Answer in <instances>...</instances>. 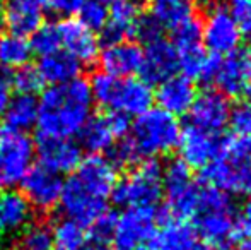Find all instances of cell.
Returning <instances> with one entry per match:
<instances>
[{"label": "cell", "mask_w": 251, "mask_h": 250, "mask_svg": "<svg viewBox=\"0 0 251 250\" xmlns=\"http://www.w3.org/2000/svg\"><path fill=\"white\" fill-rule=\"evenodd\" d=\"M93 94L86 79L50 86L38 100V132L40 137L72 139L93 117Z\"/></svg>", "instance_id": "cell-1"}, {"label": "cell", "mask_w": 251, "mask_h": 250, "mask_svg": "<svg viewBox=\"0 0 251 250\" xmlns=\"http://www.w3.org/2000/svg\"><path fill=\"white\" fill-rule=\"evenodd\" d=\"M195 220L197 235L212 250H229L239 237L231 195L214 187H201Z\"/></svg>", "instance_id": "cell-2"}, {"label": "cell", "mask_w": 251, "mask_h": 250, "mask_svg": "<svg viewBox=\"0 0 251 250\" xmlns=\"http://www.w3.org/2000/svg\"><path fill=\"white\" fill-rule=\"evenodd\" d=\"M89 87L96 103L128 118H137L146 113L154 101L151 84L137 77H115L106 72H98L91 79Z\"/></svg>", "instance_id": "cell-3"}, {"label": "cell", "mask_w": 251, "mask_h": 250, "mask_svg": "<svg viewBox=\"0 0 251 250\" xmlns=\"http://www.w3.org/2000/svg\"><path fill=\"white\" fill-rule=\"evenodd\" d=\"M179 134L181 127L178 118L159 108H151L135 118L125 139L132 147L137 161H146L166 156L176 149Z\"/></svg>", "instance_id": "cell-4"}, {"label": "cell", "mask_w": 251, "mask_h": 250, "mask_svg": "<svg viewBox=\"0 0 251 250\" xmlns=\"http://www.w3.org/2000/svg\"><path fill=\"white\" fill-rule=\"evenodd\" d=\"M111 199L125 209H154L162 199V167L155 160L140 161L116 182Z\"/></svg>", "instance_id": "cell-5"}, {"label": "cell", "mask_w": 251, "mask_h": 250, "mask_svg": "<svg viewBox=\"0 0 251 250\" xmlns=\"http://www.w3.org/2000/svg\"><path fill=\"white\" fill-rule=\"evenodd\" d=\"M200 192L201 187L183 161L173 160L162 168V197L166 199V211L173 220L188 221L195 218Z\"/></svg>", "instance_id": "cell-6"}, {"label": "cell", "mask_w": 251, "mask_h": 250, "mask_svg": "<svg viewBox=\"0 0 251 250\" xmlns=\"http://www.w3.org/2000/svg\"><path fill=\"white\" fill-rule=\"evenodd\" d=\"M34 142L23 132L0 134V192L14 190L23 184L34 161Z\"/></svg>", "instance_id": "cell-7"}, {"label": "cell", "mask_w": 251, "mask_h": 250, "mask_svg": "<svg viewBox=\"0 0 251 250\" xmlns=\"http://www.w3.org/2000/svg\"><path fill=\"white\" fill-rule=\"evenodd\" d=\"M162 218L154 209H125L116 216L113 230V250H152L157 223Z\"/></svg>", "instance_id": "cell-8"}, {"label": "cell", "mask_w": 251, "mask_h": 250, "mask_svg": "<svg viewBox=\"0 0 251 250\" xmlns=\"http://www.w3.org/2000/svg\"><path fill=\"white\" fill-rule=\"evenodd\" d=\"M224 146V144H222ZM203 180L227 195H251V158L231 154L222 149L221 156L203 170Z\"/></svg>", "instance_id": "cell-9"}, {"label": "cell", "mask_w": 251, "mask_h": 250, "mask_svg": "<svg viewBox=\"0 0 251 250\" xmlns=\"http://www.w3.org/2000/svg\"><path fill=\"white\" fill-rule=\"evenodd\" d=\"M241 33L226 10L224 3L210 2L201 21V43L214 57H226L241 45Z\"/></svg>", "instance_id": "cell-10"}, {"label": "cell", "mask_w": 251, "mask_h": 250, "mask_svg": "<svg viewBox=\"0 0 251 250\" xmlns=\"http://www.w3.org/2000/svg\"><path fill=\"white\" fill-rule=\"evenodd\" d=\"M60 207L67 220L82 224L84 228L91 226L94 221L108 211V200L100 199L89 192L74 175L67 182H63L62 197H60Z\"/></svg>", "instance_id": "cell-11"}, {"label": "cell", "mask_w": 251, "mask_h": 250, "mask_svg": "<svg viewBox=\"0 0 251 250\" xmlns=\"http://www.w3.org/2000/svg\"><path fill=\"white\" fill-rule=\"evenodd\" d=\"M224 139L214 134L203 132L193 125H186L181 129L176 149L179 151V161L186 165L190 170L203 171L208 165H212L222 153Z\"/></svg>", "instance_id": "cell-12"}, {"label": "cell", "mask_w": 251, "mask_h": 250, "mask_svg": "<svg viewBox=\"0 0 251 250\" xmlns=\"http://www.w3.org/2000/svg\"><path fill=\"white\" fill-rule=\"evenodd\" d=\"M231 108V103L224 94H221L217 89H207L197 94L190 108V125L219 136L229 125Z\"/></svg>", "instance_id": "cell-13"}, {"label": "cell", "mask_w": 251, "mask_h": 250, "mask_svg": "<svg viewBox=\"0 0 251 250\" xmlns=\"http://www.w3.org/2000/svg\"><path fill=\"white\" fill-rule=\"evenodd\" d=\"M60 50L74 57L80 65H91L100 57V41L96 33L87 29L79 19L65 17L56 23Z\"/></svg>", "instance_id": "cell-14"}, {"label": "cell", "mask_w": 251, "mask_h": 250, "mask_svg": "<svg viewBox=\"0 0 251 250\" xmlns=\"http://www.w3.org/2000/svg\"><path fill=\"white\" fill-rule=\"evenodd\" d=\"M251 83V52L238 48L232 54L219 58L212 84L221 94L239 96Z\"/></svg>", "instance_id": "cell-15"}, {"label": "cell", "mask_w": 251, "mask_h": 250, "mask_svg": "<svg viewBox=\"0 0 251 250\" xmlns=\"http://www.w3.org/2000/svg\"><path fill=\"white\" fill-rule=\"evenodd\" d=\"M21 185L24 190L23 195L26 197L31 207L38 211H50L60 202L63 178L62 175L38 165V167H31Z\"/></svg>", "instance_id": "cell-16"}, {"label": "cell", "mask_w": 251, "mask_h": 250, "mask_svg": "<svg viewBox=\"0 0 251 250\" xmlns=\"http://www.w3.org/2000/svg\"><path fill=\"white\" fill-rule=\"evenodd\" d=\"M178 70V55L169 40L159 36L151 40L142 48V74L147 84H159Z\"/></svg>", "instance_id": "cell-17"}, {"label": "cell", "mask_w": 251, "mask_h": 250, "mask_svg": "<svg viewBox=\"0 0 251 250\" xmlns=\"http://www.w3.org/2000/svg\"><path fill=\"white\" fill-rule=\"evenodd\" d=\"M41 167L58 175L75 171L82 161V149L72 139H55V137H38L34 147Z\"/></svg>", "instance_id": "cell-18"}, {"label": "cell", "mask_w": 251, "mask_h": 250, "mask_svg": "<svg viewBox=\"0 0 251 250\" xmlns=\"http://www.w3.org/2000/svg\"><path fill=\"white\" fill-rule=\"evenodd\" d=\"M195 98V84L181 74H175V76L159 83L157 89L154 93V100L157 101L159 110L166 111V113L173 115L176 118L181 117V115H188Z\"/></svg>", "instance_id": "cell-19"}, {"label": "cell", "mask_w": 251, "mask_h": 250, "mask_svg": "<svg viewBox=\"0 0 251 250\" xmlns=\"http://www.w3.org/2000/svg\"><path fill=\"white\" fill-rule=\"evenodd\" d=\"M98 58L102 72L115 77H135L142 69V48L130 40L108 43Z\"/></svg>", "instance_id": "cell-20"}, {"label": "cell", "mask_w": 251, "mask_h": 250, "mask_svg": "<svg viewBox=\"0 0 251 250\" xmlns=\"http://www.w3.org/2000/svg\"><path fill=\"white\" fill-rule=\"evenodd\" d=\"M45 0H3L2 23L17 36L33 34L43 24Z\"/></svg>", "instance_id": "cell-21"}, {"label": "cell", "mask_w": 251, "mask_h": 250, "mask_svg": "<svg viewBox=\"0 0 251 250\" xmlns=\"http://www.w3.org/2000/svg\"><path fill=\"white\" fill-rule=\"evenodd\" d=\"M140 19H142V10L137 0H113L109 3L108 23L102 29L106 41L115 43L135 36Z\"/></svg>", "instance_id": "cell-22"}, {"label": "cell", "mask_w": 251, "mask_h": 250, "mask_svg": "<svg viewBox=\"0 0 251 250\" xmlns=\"http://www.w3.org/2000/svg\"><path fill=\"white\" fill-rule=\"evenodd\" d=\"M31 209L33 207L21 192H0V242L10 235L21 233L31 223Z\"/></svg>", "instance_id": "cell-23"}, {"label": "cell", "mask_w": 251, "mask_h": 250, "mask_svg": "<svg viewBox=\"0 0 251 250\" xmlns=\"http://www.w3.org/2000/svg\"><path fill=\"white\" fill-rule=\"evenodd\" d=\"M36 69L43 83H48L50 86H60V84H67L70 81L77 79L80 76L82 65L74 57H70L69 54L58 50L41 57Z\"/></svg>", "instance_id": "cell-24"}, {"label": "cell", "mask_w": 251, "mask_h": 250, "mask_svg": "<svg viewBox=\"0 0 251 250\" xmlns=\"http://www.w3.org/2000/svg\"><path fill=\"white\" fill-rule=\"evenodd\" d=\"M197 244V231L188 221L166 220L157 228L152 250H193Z\"/></svg>", "instance_id": "cell-25"}, {"label": "cell", "mask_w": 251, "mask_h": 250, "mask_svg": "<svg viewBox=\"0 0 251 250\" xmlns=\"http://www.w3.org/2000/svg\"><path fill=\"white\" fill-rule=\"evenodd\" d=\"M7 130L26 134L36 125L38 120V100L29 94H17L9 101L3 111Z\"/></svg>", "instance_id": "cell-26"}, {"label": "cell", "mask_w": 251, "mask_h": 250, "mask_svg": "<svg viewBox=\"0 0 251 250\" xmlns=\"http://www.w3.org/2000/svg\"><path fill=\"white\" fill-rule=\"evenodd\" d=\"M79 139L80 149L84 147L93 154H101L104 151H109L115 146V140H118L106 115L91 117L79 132Z\"/></svg>", "instance_id": "cell-27"}, {"label": "cell", "mask_w": 251, "mask_h": 250, "mask_svg": "<svg viewBox=\"0 0 251 250\" xmlns=\"http://www.w3.org/2000/svg\"><path fill=\"white\" fill-rule=\"evenodd\" d=\"M33 50L24 36L14 33H0V69L17 70L27 65Z\"/></svg>", "instance_id": "cell-28"}, {"label": "cell", "mask_w": 251, "mask_h": 250, "mask_svg": "<svg viewBox=\"0 0 251 250\" xmlns=\"http://www.w3.org/2000/svg\"><path fill=\"white\" fill-rule=\"evenodd\" d=\"M192 3L181 0H151L149 17L162 31L176 28L192 16Z\"/></svg>", "instance_id": "cell-29"}, {"label": "cell", "mask_w": 251, "mask_h": 250, "mask_svg": "<svg viewBox=\"0 0 251 250\" xmlns=\"http://www.w3.org/2000/svg\"><path fill=\"white\" fill-rule=\"evenodd\" d=\"M53 230V250H80L87 242L86 228L72 220H60Z\"/></svg>", "instance_id": "cell-30"}, {"label": "cell", "mask_w": 251, "mask_h": 250, "mask_svg": "<svg viewBox=\"0 0 251 250\" xmlns=\"http://www.w3.org/2000/svg\"><path fill=\"white\" fill-rule=\"evenodd\" d=\"M17 250H53V230L48 223H29L19 235Z\"/></svg>", "instance_id": "cell-31"}, {"label": "cell", "mask_w": 251, "mask_h": 250, "mask_svg": "<svg viewBox=\"0 0 251 250\" xmlns=\"http://www.w3.org/2000/svg\"><path fill=\"white\" fill-rule=\"evenodd\" d=\"M176 52L188 50L193 47H200L201 43V21L197 19L195 16H190L181 24L171 29V40Z\"/></svg>", "instance_id": "cell-32"}, {"label": "cell", "mask_w": 251, "mask_h": 250, "mask_svg": "<svg viewBox=\"0 0 251 250\" xmlns=\"http://www.w3.org/2000/svg\"><path fill=\"white\" fill-rule=\"evenodd\" d=\"M109 0H86L79 10V21L93 33L102 31L108 23Z\"/></svg>", "instance_id": "cell-33"}, {"label": "cell", "mask_w": 251, "mask_h": 250, "mask_svg": "<svg viewBox=\"0 0 251 250\" xmlns=\"http://www.w3.org/2000/svg\"><path fill=\"white\" fill-rule=\"evenodd\" d=\"M31 50L33 54H38L40 57L50 55L53 52L60 50L58 31H56V23L41 24L33 34H31Z\"/></svg>", "instance_id": "cell-34"}, {"label": "cell", "mask_w": 251, "mask_h": 250, "mask_svg": "<svg viewBox=\"0 0 251 250\" xmlns=\"http://www.w3.org/2000/svg\"><path fill=\"white\" fill-rule=\"evenodd\" d=\"M43 79H41L40 72L36 67L33 65H24L17 69L16 72L10 76V86L17 89V94H29L34 96L38 91L43 87Z\"/></svg>", "instance_id": "cell-35"}, {"label": "cell", "mask_w": 251, "mask_h": 250, "mask_svg": "<svg viewBox=\"0 0 251 250\" xmlns=\"http://www.w3.org/2000/svg\"><path fill=\"white\" fill-rule=\"evenodd\" d=\"M224 7L236 23L241 36L251 38V0H226Z\"/></svg>", "instance_id": "cell-36"}, {"label": "cell", "mask_w": 251, "mask_h": 250, "mask_svg": "<svg viewBox=\"0 0 251 250\" xmlns=\"http://www.w3.org/2000/svg\"><path fill=\"white\" fill-rule=\"evenodd\" d=\"M229 127L234 132V137H251V103L245 100L231 108Z\"/></svg>", "instance_id": "cell-37"}, {"label": "cell", "mask_w": 251, "mask_h": 250, "mask_svg": "<svg viewBox=\"0 0 251 250\" xmlns=\"http://www.w3.org/2000/svg\"><path fill=\"white\" fill-rule=\"evenodd\" d=\"M115 221L116 216L106 211L102 216L98 218L93 224L89 226V242L100 245H108L111 244V237H113V230H115Z\"/></svg>", "instance_id": "cell-38"}, {"label": "cell", "mask_w": 251, "mask_h": 250, "mask_svg": "<svg viewBox=\"0 0 251 250\" xmlns=\"http://www.w3.org/2000/svg\"><path fill=\"white\" fill-rule=\"evenodd\" d=\"M84 2L86 0H45V7L58 16L72 17L74 14H79Z\"/></svg>", "instance_id": "cell-39"}, {"label": "cell", "mask_w": 251, "mask_h": 250, "mask_svg": "<svg viewBox=\"0 0 251 250\" xmlns=\"http://www.w3.org/2000/svg\"><path fill=\"white\" fill-rule=\"evenodd\" d=\"M238 223V233L245 235L246 238L251 237V195L245 200V204L239 209V214L236 216Z\"/></svg>", "instance_id": "cell-40"}, {"label": "cell", "mask_w": 251, "mask_h": 250, "mask_svg": "<svg viewBox=\"0 0 251 250\" xmlns=\"http://www.w3.org/2000/svg\"><path fill=\"white\" fill-rule=\"evenodd\" d=\"M12 100V86H10V76L7 70L0 69V113H3Z\"/></svg>", "instance_id": "cell-41"}, {"label": "cell", "mask_w": 251, "mask_h": 250, "mask_svg": "<svg viewBox=\"0 0 251 250\" xmlns=\"http://www.w3.org/2000/svg\"><path fill=\"white\" fill-rule=\"evenodd\" d=\"M80 250H109V249H108V245H100V244H94V242L87 240Z\"/></svg>", "instance_id": "cell-42"}, {"label": "cell", "mask_w": 251, "mask_h": 250, "mask_svg": "<svg viewBox=\"0 0 251 250\" xmlns=\"http://www.w3.org/2000/svg\"><path fill=\"white\" fill-rule=\"evenodd\" d=\"M238 250H251V237L246 238V240L238 247Z\"/></svg>", "instance_id": "cell-43"}, {"label": "cell", "mask_w": 251, "mask_h": 250, "mask_svg": "<svg viewBox=\"0 0 251 250\" xmlns=\"http://www.w3.org/2000/svg\"><path fill=\"white\" fill-rule=\"evenodd\" d=\"M245 96H246V101L251 103V83L248 84V87L245 89Z\"/></svg>", "instance_id": "cell-44"}, {"label": "cell", "mask_w": 251, "mask_h": 250, "mask_svg": "<svg viewBox=\"0 0 251 250\" xmlns=\"http://www.w3.org/2000/svg\"><path fill=\"white\" fill-rule=\"evenodd\" d=\"M193 250H212L210 247H207L205 244H197L195 247H193Z\"/></svg>", "instance_id": "cell-45"}, {"label": "cell", "mask_w": 251, "mask_h": 250, "mask_svg": "<svg viewBox=\"0 0 251 250\" xmlns=\"http://www.w3.org/2000/svg\"><path fill=\"white\" fill-rule=\"evenodd\" d=\"M0 24H2V3H0Z\"/></svg>", "instance_id": "cell-46"}, {"label": "cell", "mask_w": 251, "mask_h": 250, "mask_svg": "<svg viewBox=\"0 0 251 250\" xmlns=\"http://www.w3.org/2000/svg\"><path fill=\"white\" fill-rule=\"evenodd\" d=\"M181 2H186V3H192L193 0H181Z\"/></svg>", "instance_id": "cell-47"}, {"label": "cell", "mask_w": 251, "mask_h": 250, "mask_svg": "<svg viewBox=\"0 0 251 250\" xmlns=\"http://www.w3.org/2000/svg\"><path fill=\"white\" fill-rule=\"evenodd\" d=\"M0 134H2V132H0Z\"/></svg>", "instance_id": "cell-48"}]
</instances>
